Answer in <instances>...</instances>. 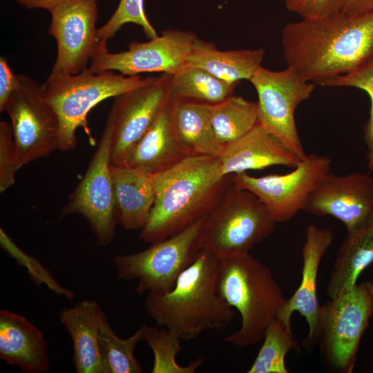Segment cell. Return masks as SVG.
I'll use <instances>...</instances> for the list:
<instances>
[{
	"mask_svg": "<svg viewBox=\"0 0 373 373\" xmlns=\"http://www.w3.org/2000/svg\"><path fill=\"white\" fill-rule=\"evenodd\" d=\"M281 42L287 65L306 81L321 84L355 70L373 56V12L302 19L284 27Z\"/></svg>",
	"mask_w": 373,
	"mask_h": 373,
	"instance_id": "cell-1",
	"label": "cell"
},
{
	"mask_svg": "<svg viewBox=\"0 0 373 373\" xmlns=\"http://www.w3.org/2000/svg\"><path fill=\"white\" fill-rule=\"evenodd\" d=\"M220 174L219 157L191 155L153 175L155 200L140 237L154 243L206 216L231 183Z\"/></svg>",
	"mask_w": 373,
	"mask_h": 373,
	"instance_id": "cell-2",
	"label": "cell"
},
{
	"mask_svg": "<svg viewBox=\"0 0 373 373\" xmlns=\"http://www.w3.org/2000/svg\"><path fill=\"white\" fill-rule=\"evenodd\" d=\"M219 260L202 250L165 294H147L145 309L157 326L191 340L209 329L227 325L236 316L233 308L216 287Z\"/></svg>",
	"mask_w": 373,
	"mask_h": 373,
	"instance_id": "cell-3",
	"label": "cell"
},
{
	"mask_svg": "<svg viewBox=\"0 0 373 373\" xmlns=\"http://www.w3.org/2000/svg\"><path fill=\"white\" fill-rule=\"evenodd\" d=\"M216 287L241 316L239 329L224 338L238 347L260 341L287 299L271 269L250 253L219 260Z\"/></svg>",
	"mask_w": 373,
	"mask_h": 373,
	"instance_id": "cell-4",
	"label": "cell"
},
{
	"mask_svg": "<svg viewBox=\"0 0 373 373\" xmlns=\"http://www.w3.org/2000/svg\"><path fill=\"white\" fill-rule=\"evenodd\" d=\"M153 78L124 76L111 70L93 73L88 68L75 75H49L42 87L45 98L59 120L58 150L75 148L79 128L93 140L87 118L90 110L104 99L146 85Z\"/></svg>",
	"mask_w": 373,
	"mask_h": 373,
	"instance_id": "cell-5",
	"label": "cell"
},
{
	"mask_svg": "<svg viewBox=\"0 0 373 373\" xmlns=\"http://www.w3.org/2000/svg\"><path fill=\"white\" fill-rule=\"evenodd\" d=\"M276 227L260 199L231 182L205 217L200 248L219 260L242 256L271 235Z\"/></svg>",
	"mask_w": 373,
	"mask_h": 373,
	"instance_id": "cell-6",
	"label": "cell"
},
{
	"mask_svg": "<svg viewBox=\"0 0 373 373\" xmlns=\"http://www.w3.org/2000/svg\"><path fill=\"white\" fill-rule=\"evenodd\" d=\"M373 315V282L356 284L320 306L317 343L327 364L352 372L363 334Z\"/></svg>",
	"mask_w": 373,
	"mask_h": 373,
	"instance_id": "cell-7",
	"label": "cell"
},
{
	"mask_svg": "<svg viewBox=\"0 0 373 373\" xmlns=\"http://www.w3.org/2000/svg\"><path fill=\"white\" fill-rule=\"evenodd\" d=\"M205 217L143 251L115 256L113 262L118 278L136 279L135 289L140 294L171 291L201 251L200 237Z\"/></svg>",
	"mask_w": 373,
	"mask_h": 373,
	"instance_id": "cell-8",
	"label": "cell"
},
{
	"mask_svg": "<svg viewBox=\"0 0 373 373\" xmlns=\"http://www.w3.org/2000/svg\"><path fill=\"white\" fill-rule=\"evenodd\" d=\"M258 101V124L301 160L307 157L296 128L294 112L308 99L314 84L293 67L274 71L260 66L250 79Z\"/></svg>",
	"mask_w": 373,
	"mask_h": 373,
	"instance_id": "cell-9",
	"label": "cell"
},
{
	"mask_svg": "<svg viewBox=\"0 0 373 373\" xmlns=\"http://www.w3.org/2000/svg\"><path fill=\"white\" fill-rule=\"evenodd\" d=\"M18 84L6 111L10 118L19 169L59 149L57 116L47 102L42 85L17 75Z\"/></svg>",
	"mask_w": 373,
	"mask_h": 373,
	"instance_id": "cell-10",
	"label": "cell"
},
{
	"mask_svg": "<svg viewBox=\"0 0 373 373\" xmlns=\"http://www.w3.org/2000/svg\"><path fill=\"white\" fill-rule=\"evenodd\" d=\"M111 133L104 126L97 150L88 167L68 197L60 216L84 217L99 246L108 245L119 222V212L111 173Z\"/></svg>",
	"mask_w": 373,
	"mask_h": 373,
	"instance_id": "cell-11",
	"label": "cell"
},
{
	"mask_svg": "<svg viewBox=\"0 0 373 373\" xmlns=\"http://www.w3.org/2000/svg\"><path fill=\"white\" fill-rule=\"evenodd\" d=\"M197 39L190 31L167 30L148 41L131 42L127 50L119 52H111L106 41H98L88 68L93 73L118 71L124 76L173 75L187 62Z\"/></svg>",
	"mask_w": 373,
	"mask_h": 373,
	"instance_id": "cell-12",
	"label": "cell"
},
{
	"mask_svg": "<svg viewBox=\"0 0 373 373\" xmlns=\"http://www.w3.org/2000/svg\"><path fill=\"white\" fill-rule=\"evenodd\" d=\"M331 162L327 156L310 154L289 173L254 177L243 172L231 182L257 196L276 223L285 222L305 209L312 192L330 172Z\"/></svg>",
	"mask_w": 373,
	"mask_h": 373,
	"instance_id": "cell-13",
	"label": "cell"
},
{
	"mask_svg": "<svg viewBox=\"0 0 373 373\" xmlns=\"http://www.w3.org/2000/svg\"><path fill=\"white\" fill-rule=\"evenodd\" d=\"M171 77L162 73L149 84L114 97L105 124L111 133V165L124 164L129 152L169 103Z\"/></svg>",
	"mask_w": 373,
	"mask_h": 373,
	"instance_id": "cell-14",
	"label": "cell"
},
{
	"mask_svg": "<svg viewBox=\"0 0 373 373\" xmlns=\"http://www.w3.org/2000/svg\"><path fill=\"white\" fill-rule=\"evenodd\" d=\"M49 33L56 39L57 57L49 75L81 73L98 42L97 0H66L50 10Z\"/></svg>",
	"mask_w": 373,
	"mask_h": 373,
	"instance_id": "cell-15",
	"label": "cell"
},
{
	"mask_svg": "<svg viewBox=\"0 0 373 373\" xmlns=\"http://www.w3.org/2000/svg\"><path fill=\"white\" fill-rule=\"evenodd\" d=\"M304 211L316 216H333L347 231L362 225L373 216V175H340L330 171L312 192Z\"/></svg>",
	"mask_w": 373,
	"mask_h": 373,
	"instance_id": "cell-16",
	"label": "cell"
},
{
	"mask_svg": "<svg viewBox=\"0 0 373 373\" xmlns=\"http://www.w3.org/2000/svg\"><path fill=\"white\" fill-rule=\"evenodd\" d=\"M334 238L333 231L328 228H321L314 224L307 226L302 248L300 283L293 295L286 299L276 316L289 325H291V315L294 312H298L305 318L309 332L303 343L306 348H311L317 343L321 306L317 297V278L322 258L332 244Z\"/></svg>",
	"mask_w": 373,
	"mask_h": 373,
	"instance_id": "cell-17",
	"label": "cell"
},
{
	"mask_svg": "<svg viewBox=\"0 0 373 373\" xmlns=\"http://www.w3.org/2000/svg\"><path fill=\"white\" fill-rule=\"evenodd\" d=\"M219 161L220 174L225 177L271 166L295 168L301 160L258 124L245 135L226 145Z\"/></svg>",
	"mask_w": 373,
	"mask_h": 373,
	"instance_id": "cell-18",
	"label": "cell"
},
{
	"mask_svg": "<svg viewBox=\"0 0 373 373\" xmlns=\"http://www.w3.org/2000/svg\"><path fill=\"white\" fill-rule=\"evenodd\" d=\"M191 156L179 140L170 101L128 154L124 164L151 175L162 173Z\"/></svg>",
	"mask_w": 373,
	"mask_h": 373,
	"instance_id": "cell-19",
	"label": "cell"
},
{
	"mask_svg": "<svg viewBox=\"0 0 373 373\" xmlns=\"http://www.w3.org/2000/svg\"><path fill=\"white\" fill-rule=\"evenodd\" d=\"M104 316L99 304L89 299L60 312V322L73 341V361L78 373H108L99 344V328Z\"/></svg>",
	"mask_w": 373,
	"mask_h": 373,
	"instance_id": "cell-20",
	"label": "cell"
},
{
	"mask_svg": "<svg viewBox=\"0 0 373 373\" xmlns=\"http://www.w3.org/2000/svg\"><path fill=\"white\" fill-rule=\"evenodd\" d=\"M48 345L41 331L23 316L0 311V358L30 373L48 372Z\"/></svg>",
	"mask_w": 373,
	"mask_h": 373,
	"instance_id": "cell-21",
	"label": "cell"
},
{
	"mask_svg": "<svg viewBox=\"0 0 373 373\" xmlns=\"http://www.w3.org/2000/svg\"><path fill=\"white\" fill-rule=\"evenodd\" d=\"M111 173L119 222L127 230L142 229L155 200L153 175L127 166L111 164Z\"/></svg>",
	"mask_w": 373,
	"mask_h": 373,
	"instance_id": "cell-22",
	"label": "cell"
},
{
	"mask_svg": "<svg viewBox=\"0 0 373 373\" xmlns=\"http://www.w3.org/2000/svg\"><path fill=\"white\" fill-rule=\"evenodd\" d=\"M373 262V216L347 231L337 251L326 288L329 298L351 290L361 274Z\"/></svg>",
	"mask_w": 373,
	"mask_h": 373,
	"instance_id": "cell-23",
	"label": "cell"
},
{
	"mask_svg": "<svg viewBox=\"0 0 373 373\" xmlns=\"http://www.w3.org/2000/svg\"><path fill=\"white\" fill-rule=\"evenodd\" d=\"M170 104L175 132L189 154L219 157L224 146L212 124V105L182 100H170Z\"/></svg>",
	"mask_w": 373,
	"mask_h": 373,
	"instance_id": "cell-24",
	"label": "cell"
},
{
	"mask_svg": "<svg viewBox=\"0 0 373 373\" xmlns=\"http://www.w3.org/2000/svg\"><path fill=\"white\" fill-rule=\"evenodd\" d=\"M265 50H220L214 44L198 38L187 63L202 68L230 84L250 81L261 66Z\"/></svg>",
	"mask_w": 373,
	"mask_h": 373,
	"instance_id": "cell-25",
	"label": "cell"
},
{
	"mask_svg": "<svg viewBox=\"0 0 373 373\" xmlns=\"http://www.w3.org/2000/svg\"><path fill=\"white\" fill-rule=\"evenodd\" d=\"M238 84L223 81L206 70L186 62L171 75L170 100L214 105L231 97Z\"/></svg>",
	"mask_w": 373,
	"mask_h": 373,
	"instance_id": "cell-26",
	"label": "cell"
},
{
	"mask_svg": "<svg viewBox=\"0 0 373 373\" xmlns=\"http://www.w3.org/2000/svg\"><path fill=\"white\" fill-rule=\"evenodd\" d=\"M211 122L218 142L225 147L258 124V104L231 95L212 105Z\"/></svg>",
	"mask_w": 373,
	"mask_h": 373,
	"instance_id": "cell-27",
	"label": "cell"
},
{
	"mask_svg": "<svg viewBox=\"0 0 373 373\" xmlns=\"http://www.w3.org/2000/svg\"><path fill=\"white\" fill-rule=\"evenodd\" d=\"M263 343L248 373H288L285 357L290 350L299 351L291 325L276 317L267 327Z\"/></svg>",
	"mask_w": 373,
	"mask_h": 373,
	"instance_id": "cell-28",
	"label": "cell"
},
{
	"mask_svg": "<svg viewBox=\"0 0 373 373\" xmlns=\"http://www.w3.org/2000/svg\"><path fill=\"white\" fill-rule=\"evenodd\" d=\"M144 341L153 352L154 361L152 373H193L202 364L203 358L193 361L187 365H180L176 356L182 350L180 338L175 332L163 327H140Z\"/></svg>",
	"mask_w": 373,
	"mask_h": 373,
	"instance_id": "cell-29",
	"label": "cell"
},
{
	"mask_svg": "<svg viewBox=\"0 0 373 373\" xmlns=\"http://www.w3.org/2000/svg\"><path fill=\"white\" fill-rule=\"evenodd\" d=\"M143 340L140 327L130 337L122 338L111 327L106 315L99 328V344L108 373H142L144 370L134 356L136 345Z\"/></svg>",
	"mask_w": 373,
	"mask_h": 373,
	"instance_id": "cell-30",
	"label": "cell"
},
{
	"mask_svg": "<svg viewBox=\"0 0 373 373\" xmlns=\"http://www.w3.org/2000/svg\"><path fill=\"white\" fill-rule=\"evenodd\" d=\"M321 85L356 87L368 94L371 100V109L364 133L367 146V164L370 171L373 173V56L355 70L326 79Z\"/></svg>",
	"mask_w": 373,
	"mask_h": 373,
	"instance_id": "cell-31",
	"label": "cell"
},
{
	"mask_svg": "<svg viewBox=\"0 0 373 373\" xmlns=\"http://www.w3.org/2000/svg\"><path fill=\"white\" fill-rule=\"evenodd\" d=\"M127 23H133L140 26L149 39L157 36L155 29L145 14L144 0H119L112 16L98 29V41H107Z\"/></svg>",
	"mask_w": 373,
	"mask_h": 373,
	"instance_id": "cell-32",
	"label": "cell"
},
{
	"mask_svg": "<svg viewBox=\"0 0 373 373\" xmlns=\"http://www.w3.org/2000/svg\"><path fill=\"white\" fill-rule=\"evenodd\" d=\"M0 242L2 248L8 254L15 258L19 263L27 267L30 276L35 283H44L54 292L64 296L70 300L73 299V292L59 285L39 260L22 251L2 228L0 229Z\"/></svg>",
	"mask_w": 373,
	"mask_h": 373,
	"instance_id": "cell-33",
	"label": "cell"
},
{
	"mask_svg": "<svg viewBox=\"0 0 373 373\" xmlns=\"http://www.w3.org/2000/svg\"><path fill=\"white\" fill-rule=\"evenodd\" d=\"M19 169L11 124L0 122V192L3 193L15 182Z\"/></svg>",
	"mask_w": 373,
	"mask_h": 373,
	"instance_id": "cell-34",
	"label": "cell"
},
{
	"mask_svg": "<svg viewBox=\"0 0 373 373\" xmlns=\"http://www.w3.org/2000/svg\"><path fill=\"white\" fill-rule=\"evenodd\" d=\"M341 0H285L288 10L300 15L302 19H319L340 10Z\"/></svg>",
	"mask_w": 373,
	"mask_h": 373,
	"instance_id": "cell-35",
	"label": "cell"
},
{
	"mask_svg": "<svg viewBox=\"0 0 373 373\" xmlns=\"http://www.w3.org/2000/svg\"><path fill=\"white\" fill-rule=\"evenodd\" d=\"M18 78L15 75L8 59L4 57L0 58V111L3 112L8 102L17 87Z\"/></svg>",
	"mask_w": 373,
	"mask_h": 373,
	"instance_id": "cell-36",
	"label": "cell"
},
{
	"mask_svg": "<svg viewBox=\"0 0 373 373\" xmlns=\"http://www.w3.org/2000/svg\"><path fill=\"white\" fill-rule=\"evenodd\" d=\"M350 16H359L373 12V0H341L340 10Z\"/></svg>",
	"mask_w": 373,
	"mask_h": 373,
	"instance_id": "cell-37",
	"label": "cell"
},
{
	"mask_svg": "<svg viewBox=\"0 0 373 373\" xmlns=\"http://www.w3.org/2000/svg\"><path fill=\"white\" fill-rule=\"evenodd\" d=\"M26 8H42L50 10L52 8L66 0H15Z\"/></svg>",
	"mask_w": 373,
	"mask_h": 373,
	"instance_id": "cell-38",
	"label": "cell"
}]
</instances>
